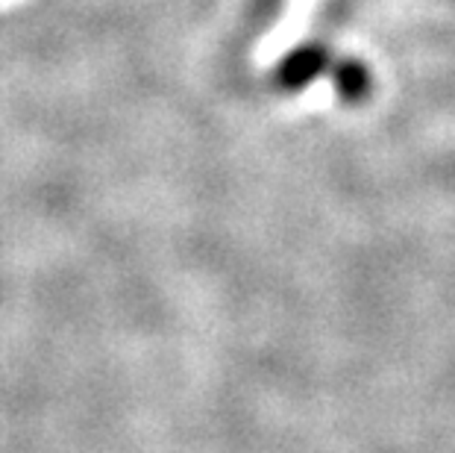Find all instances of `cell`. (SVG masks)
Segmentation results:
<instances>
[{"label": "cell", "mask_w": 455, "mask_h": 453, "mask_svg": "<svg viewBox=\"0 0 455 453\" xmlns=\"http://www.w3.org/2000/svg\"><path fill=\"white\" fill-rule=\"evenodd\" d=\"M329 69H332V53H329V47L317 42L299 44L276 65L274 85L279 92H288V94L303 92L306 85H312L317 77L326 74Z\"/></svg>", "instance_id": "obj_1"}, {"label": "cell", "mask_w": 455, "mask_h": 453, "mask_svg": "<svg viewBox=\"0 0 455 453\" xmlns=\"http://www.w3.org/2000/svg\"><path fill=\"white\" fill-rule=\"evenodd\" d=\"M332 85H335V94L341 98L344 103H364L371 98V89H373V74L367 69L364 62L358 60H341V62H332Z\"/></svg>", "instance_id": "obj_2"}]
</instances>
